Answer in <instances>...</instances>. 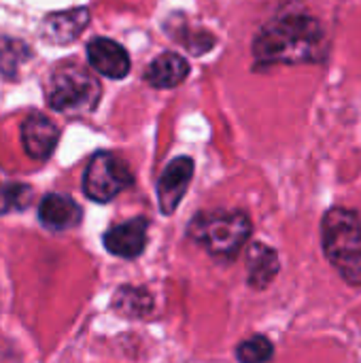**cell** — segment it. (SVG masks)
I'll list each match as a JSON object with an SVG mask.
<instances>
[{
  "instance_id": "cell-11",
  "label": "cell",
  "mask_w": 361,
  "mask_h": 363,
  "mask_svg": "<svg viewBox=\"0 0 361 363\" xmlns=\"http://www.w3.org/2000/svg\"><path fill=\"white\" fill-rule=\"evenodd\" d=\"M89 23V11L83 6L77 9H68V11H57V13H49L40 26V34L55 45H66L70 40H74L85 26Z\"/></svg>"
},
{
  "instance_id": "cell-1",
  "label": "cell",
  "mask_w": 361,
  "mask_h": 363,
  "mask_svg": "<svg viewBox=\"0 0 361 363\" xmlns=\"http://www.w3.org/2000/svg\"><path fill=\"white\" fill-rule=\"evenodd\" d=\"M326 51L321 23L302 11H283L274 15L255 36L253 55L257 64H298L317 62Z\"/></svg>"
},
{
  "instance_id": "cell-5",
  "label": "cell",
  "mask_w": 361,
  "mask_h": 363,
  "mask_svg": "<svg viewBox=\"0 0 361 363\" xmlns=\"http://www.w3.org/2000/svg\"><path fill=\"white\" fill-rule=\"evenodd\" d=\"M132 183V170L111 151L94 153L83 172V191L94 202H111Z\"/></svg>"
},
{
  "instance_id": "cell-13",
  "label": "cell",
  "mask_w": 361,
  "mask_h": 363,
  "mask_svg": "<svg viewBox=\"0 0 361 363\" xmlns=\"http://www.w3.org/2000/svg\"><path fill=\"white\" fill-rule=\"evenodd\" d=\"M279 255L264 242H253L247 251V274L253 289H266L279 274Z\"/></svg>"
},
{
  "instance_id": "cell-14",
  "label": "cell",
  "mask_w": 361,
  "mask_h": 363,
  "mask_svg": "<svg viewBox=\"0 0 361 363\" xmlns=\"http://www.w3.org/2000/svg\"><path fill=\"white\" fill-rule=\"evenodd\" d=\"M30 57V49L26 43L9 36H0V72L9 79L17 74V68L23 60Z\"/></svg>"
},
{
  "instance_id": "cell-12",
  "label": "cell",
  "mask_w": 361,
  "mask_h": 363,
  "mask_svg": "<svg viewBox=\"0 0 361 363\" xmlns=\"http://www.w3.org/2000/svg\"><path fill=\"white\" fill-rule=\"evenodd\" d=\"M189 74V64L183 55L174 53V51H164L162 55H157L145 72V79L149 85L160 87V89H168V87H177L181 85Z\"/></svg>"
},
{
  "instance_id": "cell-4",
  "label": "cell",
  "mask_w": 361,
  "mask_h": 363,
  "mask_svg": "<svg viewBox=\"0 0 361 363\" xmlns=\"http://www.w3.org/2000/svg\"><path fill=\"white\" fill-rule=\"evenodd\" d=\"M47 102L57 113L83 115L96 108L102 87L98 79L79 64H62L47 79Z\"/></svg>"
},
{
  "instance_id": "cell-8",
  "label": "cell",
  "mask_w": 361,
  "mask_h": 363,
  "mask_svg": "<svg viewBox=\"0 0 361 363\" xmlns=\"http://www.w3.org/2000/svg\"><path fill=\"white\" fill-rule=\"evenodd\" d=\"M60 140V130L57 125L40 115V113H32L23 119L21 123V143H23V151L32 157V160H47L55 145Z\"/></svg>"
},
{
  "instance_id": "cell-2",
  "label": "cell",
  "mask_w": 361,
  "mask_h": 363,
  "mask_svg": "<svg viewBox=\"0 0 361 363\" xmlns=\"http://www.w3.org/2000/svg\"><path fill=\"white\" fill-rule=\"evenodd\" d=\"M321 245L328 262L338 274L351 285H361L360 213L345 206L330 208L321 221Z\"/></svg>"
},
{
  "instance_id": "cell-10",
  "label": "cell",
  "mask_w": 361,
  "mask_h": 363,
  "mask_svg": "<svg viewBox=\"0 0 361 363\" xmlns=\"http://www.w3.org/2000/svg\"><path fill=\"white\" fill-rule=\"evenodd\" d=\"M87 60L100 74L109 79H123L130 72L128 51L111 38H94L87 45Z\"/></svg>"
},
{
  "instance_id": "cell-3",
  "label": "cell",
  "mask_w": 361,
  "mask_h": 363,
  "mask_svg": "<svg viewBox=\"0 0 361 363\" xmlns=\"http://www.w3.org/2000/svg\"><path fill=\"white\" fill-rule=\"evenodd\" d=\"M194 242L217 259H234L251 236V219L243 211L200 213L187 225Z\"/></svg>"
},
{
  "instance_id": "cell-6",
  "label": "cell",
  "mask_w": 361,
  "mask_h": 363,
  "mask_svg": "<svg viewBox=\"0 0 361 363\" xmlns=\"http://www.w3.org/2000/svg\"><path fill=\"white\" fill-rule=\"evenodd\" d=\"M191 177H194V160L187 155H181L166 166V170L157 181V202L164 215H172L177 211L191 183Z\"/></svg>"
},
{
  "instance_id": "cell-16",
  "label": "cell",
  "mask_w": 361,
  "mask_h": 363,
  "mask_svg": "<svg viewBox=\"0 0 361 363\" xmlns=\"http://www.w3.org/2000/svg\"><path fill=\"white\" fill-rule=\"evenodd\" d=\"M272 355L274 347L266 336H251L236 349V359L240 363H266L272 359Z\"/></svg>"
},
{
  "instance_id": "cell-17",
  "label": "cell",
  "mask_w": 361,
  "mask_h": 363,
  "mask_svg": "<svg viewBox=\"0 0 361 363\" xmlns=\"http://www.w3.org/2000/svg\"><path fill=\"white\" fill-rule=\"evenodd\" d=\"M32 202V189L23 183H9L0 187V215L11 211H23Z\"/></svg>"
},
{
  "instance_id": "cell-7",
  "label": "cell",
  "mask_w": 361,
  "mask_h": 363,
  "mask_svg": "<svg viewBox=\"0 0 361 363\" xmlns=\"http://www.w3.org/2000/svg\"><path fill=\"white\" fill-rule=\"evenodd\" d=\"M147 228H149V221L145 217L128 219V221L111 228L104 234V238H102L104 249L111 255H117V257H123V259H136L145 251Z\"/></svg>"
},
{
  "instance_id": "cell-15",
  "label": "cell",
  "mask_w": 361,
  "mask_h": 363,
  "mask_svg": "<svg viewBox=\"0 0 361 363\" xmlns=\"http://www.w3.org/2000/svg\"><path fill=\"white\" fill-rule=\"evenodd\" d=\"M115 308L126 317H143L151 311V298L143 289L123 287L115 296Z\"/></svg>"
},
{
  "instance_id": "cell-9",
  "label": "cell",
  "mask_w": 361,
  "mask_h": 363,
  "mask_svg": "<svg viewBox=\"0 0 361 363\" xmlns=\"http://www.w3.org/2000/svg\"><path fill=\"white\" fill-rule=\"evenodd\" d=\"M81 219H83L81 206L68 196L47 194L38 204V221L43 223V228L51 232L72 230L81 223Z\"/></svg>"
}]
</instances>
